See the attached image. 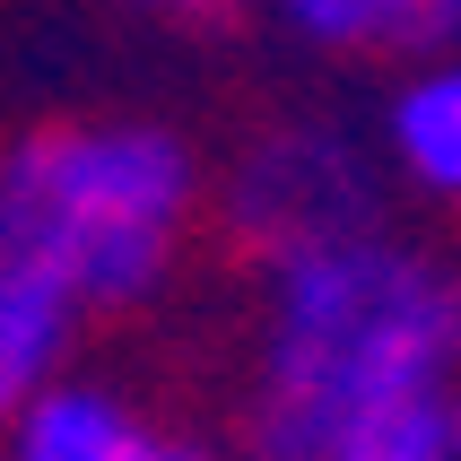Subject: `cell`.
<instances>
[{
    "label": "cell",
    "mask_w": 461,
    "mask_h": 461,
    "mask_svg": "<svg viewBox=\"0 0 461 461\" xmlns=\"http://www.w3.org/2000/svg\"><path fill=\"white\" fill-rule=\"evenodd\" d=\"M166 461H227V453H209V444H175V436H166Z\"/></svg>",
    "instance_id": "8fae6325"
},
{
    "label": "cell",
    "mask_w": 461,
    "mask_h": 461,
    "mask_svg": "<svg viewBox=\"0 0 461 461\" xmlns=\"http://www.w3.org/2000/svg\"><path fill=\"white\" fill-rule=\"evenodd\" d=\"M227 235L244 253L279 261L305 244H331L348 227H375V166L331 122H279L227 166Z\"/></svg>",
    "instance_id": "3957f363"
},
{
    "label": "cell",
    "mask_w": 461,
    "mask_h": 461,
    "mask_svg": "<svg viewBox=\"0 0 461 461\" xmlns=\"http://www.w3.org/2000/svg\"><path fill=\"white\" fill-rule=\"evenodd\" d=\"M201 218V157L166 122H52L0 157V261L70 287L78 313L166 287Z\"/></svg>",
    "instance_id": "7a4b0ae2"
},
{
    "label": "cell",
    "mask_w": 461,
    "mask_h": 461,
    "mask_svg": "<svg viewBox=\"0 0 461 461\" xmlns=\"http://www.w3.org/2000/svg\"><path fill=\"white\" fill-rule=\"evenodd\" d=\"M9 461H166V436L131 410L113 384H78L52 375L9 427H0Z\"/></svg>",
    "instance_id": "277c9868"
},
{
    "label": "cell",
    "mask_w": 461,
    "mask_h": 461,
    "mask_svg": "<svg viewBox=\"0 0 461 461\" xmlns=\"http://www.w3.org/2000/svg\"><path fill=\"white\" fill-rule=\"evenodd\" d=\"M461 375V270L410 235L348 227L270 261L244 392V444L261 461H322L348 427L453 392Z\"/></svg>",
    "instance_id": "6da1fadb"
},
{
    "label": "cell",
    "mask_w": 461,
    "mask_h": 461,
    "mask_svg": "<svg viewBox=\"0 0 461 461\" xmlns=\"http://www.w3.org/2000/svg\"><path fill=\"white\" fill-rule=\"evenodd\" d=\"M322 461H461V392H427V401L366 418Z\"/></svg>",
    "instance_id": "52a82bcc"
},
{
    "label": "cell",
    "mask_w": 461,
    "mask_h": 461,
    "mask_svg": "<svg viewBox=\"0 0 461 461\" xmlns=\"http://www.w3.org/2000/svg\"><path fill=\"white\" fill-rule=\"evenodd\" d=\"M305 44H331V52H366L375 44V9L384 0H270Z\"/></svg>",
    "instance_id": "9c48e42d"
},
{
    "label": "cell",
    "mask_w": 461,
    "mask_h": 461,
    "mask_svg": "<svg viewBox=\"0 0 461 461\" xmlns=\"http://www.w3.org/2000/svg\"><path fill=\"white\" fill-rule=\"evenodd\" d=\"M140 9H157V18H175V26H209V18H227L235 0H140Z\"/></svg>",
    "instance_id": "30bf717a"
},
{
    "label": "cell",
    "mask_w": 461,
    "mask_h": 461,
    "mask_svg": "<svg viewBox=\"0 0 461 461\" xmlns=\"http://www.w3.org/2000/svg\"><path fill=\"white\" fill-rule=\"evenodd\" d=\"M384 157L401 166L410 192L461 201V52L418 61L384 104Z\"/></svg>",
    "instance_id": "5b68a950"
},
{
    "label": "cell",
    "mask_w": 461,
    "mask_h": 461,
    "mask_svg": "<svg viewBox=\"0 0 461 461\" xmlns=\"http://www.w3.org/2000/svg\"><path fill=\"white\" fill-rule=\"evenodd\" d=\"M70 339H78L70 287H52L26 261H0V427L70 366Z\"/></svg>",
    "instance_id": "8992f818"
},
{
    "label": "cell",
    "mask_w": 461,
    "mask_h": 461,
    "mask_svg": "<svg viewBox=\"0 0 461 461\" xmlns=\"http://www.w3.org/2000/svg\"><path fill=\"white\" fill-rule=\"evenodd\" d=\"M375 52H410V61L461 52V0H384L375 9Z\"/></svg>",
    "instance_id": "ba28073f"
}]
</instances>
